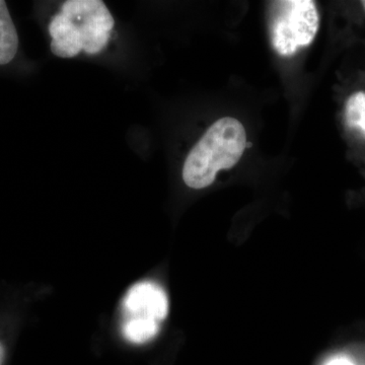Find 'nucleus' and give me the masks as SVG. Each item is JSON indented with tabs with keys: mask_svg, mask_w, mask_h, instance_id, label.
I'll return each mask as SVG.
<instances>
[{
	"mask_svg": "<svg viewBox=\"0 0 365 365\" xmlns=\"http://www.w3.org/2000/svg\"><path fill=\"white\" fill-rule=\"evenodd\" d=\"M114 25L101 0H67L49 25L51 51L60 58H73L81 51L98 54L109 42Z\"/></svg>",
	"mask_w": 365,
	"mask_h": 365,
	"instance_id": "1",
	"label": "nucleus"
},
{
	"mask_svg": "<svg viewBox=\"0 0 365 365\" xmlns=\"http://www.w3.org/2000/svg\"><path fill=\"white\" fill-rule=\"evenodd\" d=\"M246 148V130L239 120L232 117L217 120L185 160V184L197 190L210 186L220 170L232 169L239 163Z\"/></svg>",
	"mask_w": 365,
	"mask_h": 365,
	"instance_id": "2",
	"label": "nucleus"
},
{
	"mask_svg": "<svg viewBox=\"0 0 365 365\" xmlns=\"http://www.w3.org/2000/svg\"><path fill=\"white\" fill-rule=\"evenodd\" d=\"M269 36L281 56H292L311 45L319 28V14L313 0L269 2Z\"/></svg>",
	"mask_w": 365,
	"mask_h": 365,
	"instance_id": "3",
	"label": "nucleus"
},
{
	"mask_svg": "<svg viewBox=\"0 0 365 365\" xmlns=\"http://www.w3.org/2000/svg\"><path fill=\"white\" fill-rule=\"evenodd\" d=\"M168 312L169 300L167 294L155 283H137L125 295L124 322H134L160 328Z\"/></svg>",
	"mask_w": 365,
	"mask_h": 365,
	"instance_id": "4",
	"label": "nucleus"
},
{
	"mask_svg": "<svg viewBox=\"0 0 365 365\" xmlns=\"http://www.w3.org/2000/svg\"><path fill=\"white\" fill-rule=\"evenodd\" d=\"M19 36L6 1L0 0V66H6L16 56Z\"/></svg>",
	"mask_w": 365,
	"mask_h": 365,
	"instance_id": "5",
	"label": "nucleus"
},
{
	"mask_svg": "<svg viewBox=\"0 0 365 365\" xmlns=\"http://www.w3.org/2000/svg\"><path fill=\"white\" fill-rule=\"evenodd\" d=\"M345 117L348 125L359 128L365 134V93L359 91L348 98L345 107Z\"/></svg>",
	"mask_w": 365,
	"mask_h": 365,
	"instance_id": "6",
	"label": "nucleus"
},
{
	"mask_svg": "<svg viewBox=\"0 0 365 365\" xmlns=\"http://www.w3.org/2000/svg\"><path fill=\"white\" fill-rule=\"evenodd\" d=\"M6 359V346L4 340L0 338V365H4Z\"/></svg>",
	"mask_w": 365,
	"mask_h": 365,
	"instance_id": "7",
	"label": "nucleus"
},
{
	"mask_svg": "<svg viewBox=\"0 0 365 365\" xmlns=\"http://www.w3.org/2000/svg\"><path fill=\"white\" fill-rule=\"evenodd\" d=\"M327 365H354L349 360L344 359H334L332 361L329 362Z\"/></svg>",
	"mask_w": 365,
	"mask_h": 365,
	"instance_id": "8",
	"label": "nucleus"
},
{
	"mask_svg": "<svg viewBox=\"0 0 365 365\" xmlns=\"http://www.w3.org/2000/svg\"><path fill=\"white\" fill-rule=\"evenodd\" d=\"M362 6H364V11H365V0L364 1H361Z\"/></svg>",
	"mask_w": 365,
	"mask_h": 365,
	"instance_id": "9",
	"label": "nucleus"
}]
</instances>
